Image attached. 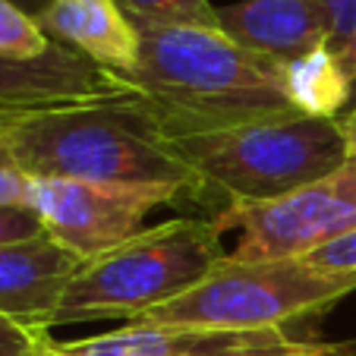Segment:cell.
<instances>
[{
  "label": "cell",
  "instance_id": "1",
  "mask_svg": "<svg viewBox=\"0 0 356 356\" xmlns=\"http://www.w3.org/2000/svg\"><path fill=\"white\" fill-rule=\"evenodd\" d=\"M139 29L127 86L164 139L309 114L293 67L236 44L221 29Z\"/></svg>",
  "mask_w": 356,
  "mask_h": 356
},
{
  "label": "cell",
  "instance_id": "2",
  "mask_svg": "<svg viewBox=\"0 0 356 356\" xmlns=\"http://www.w3.org/2000/svg\"><path fill=\"white\" fill-rule=\"evenodd\" d=\"M0 145L32 180L152 183L202 195V183L174 155L136 95L0 111Z\"/></svg>",
  "mask_w": 356,
  "mask_h": 356
},
{
  "label": "cell",
  "instance_id": "3",
  "mask_svg": "<svg viewBox=\"0 0 356 356\" xmlns=\"http://www.w3.org/2000/svg\"><path fill=\"white\" fill-rule=\"evenodd\" d=\"M202 189L224 195V209L262 205L334 174L350 158L337 117L293 114L246 127L168 139Z\"/></svg>",
  "mask_w": 356,
  "mask_h": 356
},
{
  "label": "cell",
  "instance_id": "4",
  "mask_svg": "<svg viewBox=\"0 0 356 356\" xmlns=\"http://www.w3.org/2000/svg\"><path fill=\"white\" fill-rule=\"evenodd\" d=\"M221 259H227V249L215 221L174 218L145 227L79 265L63 290L54 328L108 318L136 322L195 287Z\"/></svg>",
  "mask_w": 356,
  "mask_h": 356
},
{
  "label": "cell",
  "instance_id": "5",
  "mask_svg": "<svg viewBox=\"0 0 356 356\" xmlns=\"http://www.w3.org/2000/svg\"><path fill=\"white\" fill-rule=\"evenodd\" d=\"M356 277L312 271L302 259L234 262L221 259L195 287L136 318L139 325H189L215 331H265L328 309L353 293Z\"/></svg>",
  "mask_w": 356,
  "mask_h": 356
},
{
  "label": "cell",
  "instance_id": "6",
  "mask_svg": "<svg viewBox=\"0 0 356 356\" xmlns=\"http://www.w3.org/2000/svg\"><path fill=\"white\" fill-rule=\"evenodd\" d=\"M211 221L236 230L240 240L227 252L234 262H281L356 230V158L350 155L334 174L293 189L262 205L221 209Z\"/></svg>",
  "mask_w": 356,
  "mask_h": 356
},
{
  "label": "cell",
  "instance_id": "7",
  "mask_svg": "<svg viewBox=\"0 0 356 356\" xmlns=\"http://www.w3.org/2000/svg\"><path fill=\"white\" fill-rule=\"evenodd\" d=\"M180 186L98 180H32L29 209L41 218L44 234L82 262L127 243L158 209L177 205Z\"/></svg>",
  "mask_w": 356,
  "mask_h": 356
},
{
  "label": "cell",
  "instance_id": "8",
  "mask_svg": "<svg viewBox=\"0 0 356 356\" xmlns=\"http://www.w3.org/2000/svg\"><path fill=\"white\" fill-rule=\"evenodd\" d=\"M82 259L47 234L0 246V316L32 331L54 328L63 290Z\"/></svg>",
  "mask_w": 356,
  "mask_h": 356
},
{
  "label": "cell",
  "instance_id": "9",
  "mask_svg": "<svg viewBox=\"0 0 356 356\" xmlns=\"http://www.w3.org/2000/svg\"><path fill=\"white\" fill-rule=\"evenodd\" d=\"M133 88L73 47L54 44L32 63L0 60V111L129 98Z\"/></svg>",
  "mask_w": 356,
  "mask_h": 356
},
{
  "label": "cell",
  "instance_id": "10",
  "mask_svg": "<svg viewBox=\"0 0 356 356\" xmlns=\"http://www.w3.org/2000/svg\"><path fill=\"white\" fill-rule=\"evenodd\" d=\"M293 337L287 328L265 331H215L189 328V325H139L127 322V328L111 334L86 337V341H54L57 356H218L240 350L281 347Z\"/></svg>",
  "mask_w": 356,
  "mask_h": 356
},
{
  "label": "cell",
  "instance_id": "11",
  "mask_svg": "<svg viewBox=\"0 0 356 356\" xmlns=\"http://www.w3.org/2000/svg\"><path fill=\"white\" fill-rule=\"evenodd\" d=\"M218 29L287 67L328 51V22L316 0H240L218 10Z\"/></svg>",
  "mask_w": 356,
  "mask_h": 356
},
{
  "label": "cell",
  "instance_id": "12",
  "mask_svg": "<svg viewBox=\"0 0 356 356\" xmlns=\"http://www.w3.org/2000/svg\"><path fill=\"white\" fill-rule=\"evenodd\" d=\"M35 19L57 44L79 51L123 82L139 63V29L117 0H51Z\"/></svg>",
  "mask_w": 356,
  "mask_h": 356
},
{
  "label": "cell",
  "instance_id": "13",
  "mask_svg": "<svg viewBox=\"0 0 356 356\" xmlns=\"http://www.w3.org/2000/svg\"><path fill=\"white\" fill-rule=\"evenodd\" d=\"M133 26L218 29V7L209 0H117Z\"/></svg>",
  "mask_w": 356,
  "mask_h": 356
},
{
  "label": "cell",
  "instance_id": "14",
  "mask_svg": "<svg viewBox=\"0 0 356 356\" xmlns=\"http://www.w3.org/2000/svg\"><path fill=\"white\" fill-rule=\"evenodd\" d=\"M57 41L16 0H0V60L32 63L51 54Z\"/></svg>",
  "mask_w": 356,
  "mask_h": 356
},
{
  "label": "cell",
  "instance_id": "15",
  "mask_svg": "<svg viewBox=\"0 0 356 356\" xmlns=\"http://www.w3.org/2000/svg\"><path fill=\"white\" fill-rule=\"evenodd\" d=\"M302 262L318 275H334V277H356V230L337 236V240L325 243V246L312 249L302 256Z\"/></svg>",
  "mask_w": 356,
  "mask_h": 356
},
{
  "label": "cell",
  "instance_id": "16",
  "mask_svg": "<svg viewBox=\"0 0 356 356\" xmlns=\"http://www.w3.org/2000/svg\"><path fill=\"white\" fill-rule=\"evenodd\" d=\"M328 22V54L341 57L356 32V0H316Z\"/></svg>",
  "mask_w": 356,
  "mask_h": 356
},
{
  "label": "cell",
  "instance_id": "17",
  "mask_svg": "<svg viewBox=\"0 0 356 356\" xmlns=\"http://www.w3.org/2000/svg\"><path fill=\"white\" fill-rule=\"evenodd\" d=\"M51 343L47 331H32L0 316V356H41Z\"/></svg>",
  "mask_w": 356,
  "mask_h": 356
},
{
  "label": "cell",
  "instance_id": "18",
  "mask_svg": "<svg viewBox=\"0 0 356 356\" xmlns=\"http://www.w3.org/2000/svg\"><path fill=\"white\" fill-rule=\"evenodd\" d=\"M44 234V224L29 205H0V246L35 240Z\"/></svg>",
  "mask_w": 356,
  "mask_h": 356
},
{
  "label": "cell",
  "instance_id": "19",
  "mask_svg": "<svg viewBox=\"0 0 356 356\" xmlns=\"http://www.w3.org/2000/svg\"><path fill=\"white\" fill-rule=\"evenodd\" d=\"M353 343H312V341H290L281 347H262V350H240V353H218V356H353Z\"/></svg>",
  "mask_w": 356,
  "mask_h": 356
},
{
  "label": "cell",
  "instance_id": "20",
  "mask_svg": "<svg viewBox=\"0 0 356 356\" xmlns=\"http://www.w3.org/2000/svg\"><path fill=\"white\" fill-rule=\"evenodd\" d=\"M29 193H32V177L0 145V205H29Z\"/></svg>",
  "mask_w": 356,
  "mask_h": 356
},
{
  "label": "cell",
  "instance_id": "21",
  "mask_svg": "<svg viewBox=\"0 0 356 356\" xmlns=\"http://www.w3.org/2000/svg\"><path fill=\"white\" fill-rule=\"evenodd\" d=\"M334 63H337V70L343 73V79L353 86L356 82V32H353V38H350V44L343 47V54L334 57Z\"/></svg>",
  "mask_w": 356,
  "mask_h": 356
},
{
  "label": "cell",
  "instance_id": "22",
  "mask_svg": "<svg viewBox=\"0 0 356 356\" xmlns=\"http://www.w3.org/2000/svg\"><path fill=\"white\" fill-rule=\"evenodd\" d=\"M341 120V129H343V139H347V148H350V155L356 158V108L350 111V114L337 117Z\"/></svg>",
  "mask_w": 356,
  "mask_h": 356
},
{
  "label": "cell",
  "instance_id": "23",
  "mask_svg": "<svg viewBox=\"0 0 356 356\" xmlns=\"http://www.w3.org/2000/svg\"><path fill=\"white\" fill-rule=\"evenodd\" d=\"M16 3H19L22 10H29V13H32V16H38L41 10H44L47 3H51V0H16Z\"/></svg>",
  "mask_w": 356,
  "mask_h": 356
},
{
  "label": "cell",
  "instance_id": "24",
  "mask_svg": "<svg viewBox=\"0 0 356 356\" xmlns=\"http://www.w3.org/2000/svg\"><path fill=\"white\" fill-rule=\"evenodd\" d=\"M41 356H57V353H54V341L47 343V350H44V353H41Z\"/></svg>",
  "mask_w": 356,
  "mask_h": 356
}]
</instances>
